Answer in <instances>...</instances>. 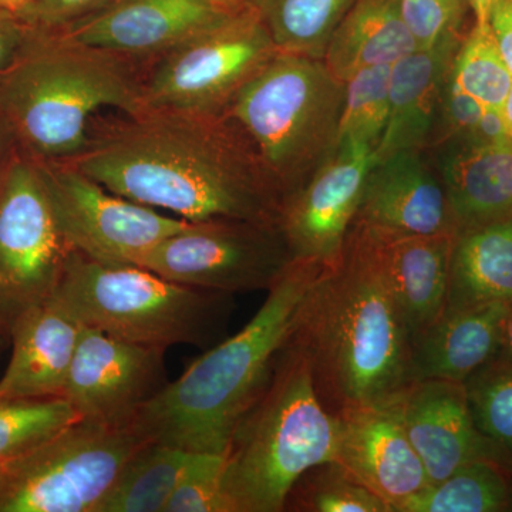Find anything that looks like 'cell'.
Wrapping results in <instances>:
<instances>
[{
    "instance_id": "cell-32",
    "label": "cell",
    "mask_w": 512,
    "mask_h": 512,
    "mask_svg": "<svg viewBox=\"0 0 512 512\" xmlns=\"http://www.w3.org/2000/svg\"><path fill=\"white\" fill-rule=\"evenodd\" d=\"M389 64L365 67L346 80L335 144H366L375 150L389 116Z\"/></svg>"
},
{
    "instance_id": "cell-14",
    "label": "cell",
    "mask_w": 512,
    "mask_h": 512,
    "mask_svg": "<svg viewBox=\"0 0 512 512\" xmlns=\"http://www.w3.org/2000/svg\"><path fill=\"white\" fill-rule=\"evenodd\" d=\"M248 6L242 0H114L55 33L114 57L163 56Z\"/></svg>"
},
{
    "instance_id": "cell-17",
    "label": "cell",
    "mask_w": 512,
    "mask_h": 512,
    "mask_svg": "<svg viewBox=\"0 0 512 512\" xmlns=\"http://www.w3.org/2000/svg\"><path fill=\"white\" fill-rule=\"evenodd\" d=\"M336 460L392 512H399L406 501L430 485L426 467L404 430L396 400L339 414Z\"/></svg>"
},
{
    "instance_id": "cell-29",
    "label": "cell",
    "mask_w": 512,
    "mask_h": 512,
    "mask_svg": "<svg viewBox=\"0 0 512 512\" xmlns=\"http://www.w3.org/2000/svg\"><path fill=\"white\" fill-rule=\"evenodd\" d=\"M79 419L62 396L0 400V466L28 456Z\"/></svg>"
},
{
    "instance_id": "cell-21",
    "label": "cell",
    "mask_w": 512,
    "mask_h": 512,
    "mask_svg": "<svg viewBox=\"0 0 512 512\" xmlns=\"http://www.w3.org/2000/svg\"><path fill=\"white\" fill-rule=\"evenodd\" d=\"M367 231L414 343L446 311L457 234L387 237Z\"/></svg>"
},
{
    "instance_id": "cell-9",
    "label": "cell",
    "mask_w": 512,
    "mask_h": 512,
    "mask_svg": "<svg viewBox=\"0 0 512 512\" xmlns=\"http://www.w3.org/2000/svg\"><path fill=\"white\" fill-rule=\"evenodd\" d=\"M278 47L248 6L161 56L143 86L148 111L217 116L274 59Z\"/></svg>"
},
{
    "instance_id": "cell-34",
    "label": "cell",
    "mask_w": 512,
    "mask_h": 512,
    "mask_svg": "<svg viewBox=\"0 0 512 512\" xmlns=\"http://www.w3.org/2000/svg\"><path fill=\"white\" fill-rule=\"evenodd\" d=\"M400 9L419 47L461 37L464 22L473 16L470 0H400Z\"/></svg>"
},
{
    "instance_id": "cell-18",
    "label": "cell",
    "mask_w": 512,
    "mask_h": 512,
    "mask_svg": "<svg viewBox=\"0 0 512 512\" xmlns=\"http://www.w3.org/2000/svg\"><path fill=\"white\" fill-rule=\"evenodd\" d=\"M355 222L387 237L458 232L444 183L414 151L372 167Z\"/></svg>"
},
{
    "instance_id": "cell-38",
    "label": "cell",
    "mask_w": 512,
    "mask_h": 512,
    "mask_svg": "<svg viewBox=\"0 0 512 512\" xmlns=\"http://www.w3.org/2000/svg\"><path fill=\"white\" fill-rule=\"evenodd\" d=\"M40 30L29 20L0 10V79L18 63Z\"/></svg>"
},
{
    "instance_id": "cell-8",
    "label": "cell",
    "mask_w": 512,
    "mask_h": 512,
    "mask_svg": "<svg viewBox=\"0 0 512 512\" xmlns=\"http://www.w3.org/2000/svg\"><path fill=\"white\" fill-rule=\"evenodd\" d=\"M146 440L128 426L79 419L8 464L0 512H99Z\"/></svg>"
},
{
    "instance_id": "cell-20",
    "label": "cell",
    "mask_w": 512,
    "mask_h": 512,
    "mask_svg": "<svg viewBox=\"0 0 512 512\" xmlns=\"http://www.w3.org/2000/svg\"><path fill=\"white\" fill-rule=\"evenodd\" d=\"M461 42V37H453L436 46L419 47L392 64L389 116L372 153L373 167L397 154L416 151L430 136Z\"/></svg>"
},
{
    "instance_id": "cell-28",
    "label": "cell",
    "mask_w": 512,
    "mask_h": 512,
    "mask_svg": "<svg viewBox=\"0 0 512 512\" xmlns=\"http://www.w3.org/2000/svg\"><path fill=\"white\" fill-rule=\"evenodd\" d=\"M357 0H248L279 52L322 59L330 36Z\"/></svg>"
},
{
    "instance_id": "cell-2",
    "label": "cell",
    "mask_w": 512,
    "mask_h": 512,
    "mask_svg": "<svg viewBox=\"0 0 512 512\" xmlns=\"http://www.w3.org/2000/svg\"><path fill=\"white\" fill-rule=\"evenodd\" d=\"M107 190L191 222H278L258 171L215 116L147 111L69 161Z\"/></svg>"
},
{
    "instance_id": "cell-30",
    "label": "cell",
    "mask_w": 512,
    "mask_h": 512,
    "mask_svg": "<svg viewBox=\"0 0 512 512\" xmlns=\"http://www.w3.org/2000/svg\"><path fill=\"white\" fill-rule=\"evenodd\" d=\"M284 511L392 512L379 495L336 458L309 468L296 480L286 497Z\"/></svg>"
},
{
    "instance_id": "cell-25",
    "label": "cell",
    "mask_w": 512,
    "mask_h": 512,
    "mask_svg": "<svg viewBox=\"0 0 512 512\" xmlns=\"http://www.w3.org/2000/svg\"><path fill=\"white\" fill-rule=\"evenodd\" d=\"M512 303V217L461 229L451 256L446 309Z\"/></svg>"
},
{
    "instance_id": "cell-24",
    "label": "cell",
    "mask_w": 512,
    "mask_h": 512,
    "mask_svg": "<svg viewBox=\"0 0 512 512\" xmlns=\"http://www.w3.org/2000/svg\"><path fill=\"white\" fill-rule=\"evenodd\" d=\"M419 49L407 29L400 0H357L330 36L322 60L345 83L365 67L392 66Z\"/></svg>"
},
{
    "instance_id": "cell-6",
    "label": "cell",
    "mask_w": 512,
    "mask_h": 512,
    "mask_svg": "<svg viewBox=\"0 0 512 512\" xmlns=\"http://www.w3.org/2000/svg\"><path fill=\"white\" fill-rule=\"evenodd\" d=\"M52 298L87 328L167 350L221 342L234 295L170 281L137 265H104L73 252Z\"/></svg>"
},
{
    "instance_id": "cell-48",
    "label": "cell",
    "mask_w": 512,
    "mask_h": 512,
    "mask_svg": "<svg viewBox=\"0 0 512 512\" xmlns=\"http://www.w3.org/2000/svg\"><path fill=\"white\" fill-rule=\"evenodd\" d=\"M510 511H512V501H511V508H510Z\"/></svg>"
},
{
    "instance_id": "cell-42",
    "label": "cell",
    "mask_w": 512,
    "mask_h": 512,
    "mask_svg": "<svg viewBox=\"0 0 512 512\" xmlns=\"http://www.w3.org/2000/svg\"><path fill=\"white\" fill-rule=\"evenodd\" d=\"M13 150H15V146H13L12 138H10L5 124L0 120V174H2L3 168L8 163Z\"/></svg>"
},
{
    "instance_id": "cell-40",
    "label": "cell",
    "mask_w": 512,
    "mask_h": 512,
    "mask_svg": "<svg viewBox=\"0 0 512 512\" xmlns=\"http://www.w3.org/2000/svg\"><path fill=\"white\" fill-rule=\"evenodd\" d=\"M495 357H501V359L511 360L512 362V303H510L508 311L505 313L500 348H498Z\"/></svg>"
},
{
    "instance_id": "cell-4",
    "label": "cell",
    "mask_w": 512,
    "mask_h": 512,
    "mask_svg": "<svg viewBox=\"0 0 512 512\" xmlns=\"http://www.w3.org/2000/svg\"><path fill=\"white\" fill-rule=\"evenodd\" d=\"M116 59L40 30L0 79V120L16 150L42 163L74 160L92 146L97 111L147 113L143 86Z\"/></svg>"
},
{
    "instance_id": "cell-22",
    "label": "cell",
    "mask_w": 512,
    "mask_h": 512,
    "mask_svg": "<svg viewBox=\"0 0 512 512\" xmlns=\"http://www.w3.org/2000/svg\"><path fill=\"white\" fill-rule=\"evenodd\" d=\"M508 303L446 309L413 343V382L424 379L464 383L500 348Z\"/></svg>"
},
{
    "instance_id": "cell-13",
    "label": "cell",
    "mask_w": 512,
    "mask_h": 512,
    "mask_svg": "<svg viewBox=\"0 0 512 512\" xmlns=\"http://www.w3.org/2000/svg\"><path fill=\"white\" fill-rule=\"evenodd\" d=\"M165 352L82 326L63 397L82 419L128 426L170 383Z\"/></svg>"
},
{
    "instance_id": "cell-43",
    "label": "cell",
    "mask_w": 512,
    "mask_h": 512,
    "mask_svg": "<svg viewBox=\"0 0 512 512\" xmlns=\"http://www.w3.org/2000/svg\"><path fill=\"white\" fill-rule=\"evenodd\" d=\"M471 8H473L474 22L488 23V15H490L491 3L493 0H470Z\"/></svg>"
},
{
    "instance_id": "cell-36",
    "label": "cell",
    "mask_w": 512,
    "mask_h": 512,
    "mask_svg": "<svg viewBox=\"0 0 512 512\" xmlns=\"http://www.w3.org/2000/svg\"><path fill=\"white\" fill-rule=\"evenodd\" d=\"M114 0H36L29 22L46 32H55L100 12Z\"/></svg>"
},
{
    "instance_id": "cell-47",
    "label": "cell",
    "mask_w": 512,
    "mask_h": 512,
    "mask_svg": "<svg viewBox=\"0 0 512 512\" xmlns=\"http://www.w3.org/2000/svg\"><path fill=\"white\" fill-rule=\"evenodd\" d=\"M242 2H245V3H247V5H248V0H242Z\"/></svg>"
},
{
    "instance_id": "cell-26",
    "label": "cell",
    "mask_w": 512,
    "mask_h": 512,
    "mask_svg": "<svg viewBox=\"0 0 512 512\" xmlns=\"http://www.w3.org/2000/svg\"><path fill=\"white\" fill-rule=\"evenodd\" d=\"M200 454L146 441L128 460L99 512H165Z\"/></svg>"
},
{
    "instance_id": "cell-45",
    "label": "cell",
    "mask_w": 512,
    "mask_h": 512,
    "mask_svg": "<svg viewBox=\"0 0 512 512\" xmlns=\"http://www.w3.org/2000/svg\"><path fill=\"white\" fill-rule=\"evenodd\" d=\"M504 116L505 119H507L508 126H510V130L512 133V87L510 90V94H508L507 103H505Z\"/></svg>"
},
{
    "instance_id": "cell-3",
    "label": "cell",
    "mask_w": 512,
    "mask_h": 512,
    "mask_svg": "<svg viewBox=\"0 0 512 512\" xmlns=\"http://www.w3.org/2000/svg\"><path fill=\"white\" fill-rule=\"evenodd\" d=\"M326 265L292 259L245 328L191 362L136 414L133 429L146 441L224 456L238 421L269 382L296 313Z\"/></svg>"
},
{
    "instance_id": "cell-19",
    "label": "cell",
    "mask_w": 512,
    "mask_h": 512,
    "mask_svg": "<svg viewBox=\"0 0 512 512\" xmlns=\"http://www.w3.org/2000/svg\"><path fill=\"white\" fill-rule=\"evenodd\" d=\"M80 333L82 325L52 296L20 313L10 328L0 400L63 397Z\"/></svg>"
},
{
    "instance_id": "cell-31",
    "label": "cell",
    "mask_w": 512,
    "mask_h": 512,
    "mask_svg": "<svg viewBox=\"0 0 512 512\" xmlns=\"http://www.w3.org/2000/svg\"><path fill=\"white\" fill-rule=\"evenodd\" d=\"M451 79L487 109L504 111L512 87V73L488 23L481 25L473 20L454 57Z\"/></svg>"
},
{
    "instance_id": "cell-35",
    "label": "cell",
    "mask_w": 512,
    "mask_h": 512,
    "mask_svg": "<svg viewBox=\"0 0 512 512\" xmlns=\"http://www.w3.org/2000/svg\"><path fill=\"white\" fill-rule=\"evenodd\" d=\"M224 456L201 453L175 488L165 512H231L222 493Z\"/></svg>"
},
{
    "instance_id": "cell-7",
    "label": "cell",
    "mask_w": 512,
    "mask_h": 512,
    "mask_svg": "<svg viewBox=\"0 0 512 512\" xmlns=\"http://www.w3.org/2000/svg\"><path fill=\"white\" fill-rule=\"evenodd\" d=\"M343 90L322 59L278 52L225 107L258 151L278 215L303 174L333 148Z\"/></svg>"
},
{
    "instance_id": "cell-5",
    "label": "cell",
    "mask_w": 512,
    "mask_h": 512,
    "mask_svg": "<svg viewBox=\"0 0 512 512\" xmlns=\"http://www.w3.org/2000/svg\"><path fill=\"white\" fill-rule=\"evenodd\" d=\"M336 448L338 417L320 402L311 366L288 338L224 454L222 493L231 512L284 511L296 480L335 460Z\"/></svg>"
},
{
    "instance_id": "cell-41",
    "label": "cell",
    "mask_w": 512,
    "mask_h": 512,
    "mask_svg": "<svg viewBox=\"0 0 512 512\" xmlns=\"http://www.w3.org/2000/svg\"><path fill=\"white\" fill-rule=\"evenodd\" d=\"M36 0H0V10L9 15L29 20L30 13L35 8Z\"/></svg>"
},
{
    "instance_id": "cell-15",
    "label": "cell",
    "mask_w": 512,
    "mask_h": 512,
    "mask_svg": "<svg viewBox=\"0 0 512 512\" xmlns=\"http://www.w3.org/2000/svg\"><path fill=\"white\" fill-rule=\"evenodd\" d=\"M333 150V156L279 210L278 225L292 259L332 264L355 222L373 151L359 143H343Z\"/></svg>"
},
{
    "instance_id": "cell-16",
    "label": "cell",
    "mask_w": 512,
    "mask_h": 512,
    "mask_svg": "<svg viewBox=\"0 0 512 512\" xmlns=\"http://www.w3.org/2000/svg\"><path fill=\"white\" fill-rule=\"evenodd\" d=\"M396 407L430 484L477 460L512 470L511 458L477 429L463 383L416 380L397 397Z\"/></svg>"
},
{
    "instance_id": "cell-1",
    "label": "cell",
    "mask_w": 512,
    "mask_h": 512,
    "mask_svg": "<svg viewBox=\"0 0 512 512\" xmlns=\"http://www.w3.org/2000/svg\"><path fill=\"white\" fill-rule=\"evenodd\" d=\"M289 340L335 417L392 403L413 383L412 336L363 225L353 222L338 259L309 289Z\"/></svg>"
},
{
    "instance_id": "cell-12",
    "label": "cell",
    "mask_w": 512,
    "mask_h": 512,
    "mask_svg": "<svg viewBox=\"0 0 512 512\" xmlns=\"http://www.w3.org/2000/svg\"><path fill=\"white\" fill-rule=\"evenodd\" d=\"M36 164L64 238L100 264L136 265L148 249L192 224L114 194L69 161Z\"/></svg>"
},
{
    "instance_id": "cell-44",
    "label": "cell",
    "mask_w": 512,
    "mask_h": 512,
    "mask_svg": "<svg viewBox=\"0 0 512 512\" xmlns=\"http://www.w3.org/2000/svg\"><path fill=\"white\" fill-rule=\"evenodd\" d=\"M10 343V322L6 318L5 313L0 309V356H2L3 350L6 349Z\"/></svg>"
},
{
    "instance_id": "cell-27",
    "label": "cell",
    "mask_w": 512,
    "mask_h": 512,
    "mask_svg": "<svg viewBox=\"0 0 512 512\" xmlns=\"http://www.w3.org/2000/svg\"><path fill=\"white\" fill-rule=\"evenodd\" d=\"M512 501V470L493 460H477L430 484L399 512H505Z\"/></svg>"
},
{
    "instance_id": "cell-10",
    "label": "cell",
    "mask_w": 512,
    "mask_h": 512,
    "mask_svg": "<svg viewBox=\"0 0 512 512\" xmlns=\"http://www.w3.org/2000/svg\"><path fill=\"white\" fill-rule=\"evenodd\" d=\"M73 252L36 161L15 148L0 174V309L10 328L55 293Z\"/></svg>"
},
{
    "instance_id": "cell-39",
    "label": "cell",
    "mask_w": 512,
    "mask_h": 512,
    "mask_svg": "<svg viewBox=\"0 0 512 512\" xmlns=\"http://www.w3.org/2000/svg\"><path fill=\"white\" fill-rule=\"evenodd\" d=\"M488 25L512 73V0H493Z\"/></svg>"
},
{
    "instance_id": "cell-37",
    "label": "cell",
    "mask_w": 512,
    "mask_h": 512,
    "mask_svg": "<svg viewBox=\"0 0 512 512\" xmlns=\"http://www.w3.org/2000/svg\"><path fill=\"white\" fill-rule=\"evenodd\" d=\"M443 104L444 117H446L447 127L450 128L451 134L463 141L473 140L487 107L461 90L451 79V74L446 93H444Z\"/></svg>"
},
{
    "instance_id": "cell-23",
    "label": "cell",
    "mask_w": 512,
    "mask_h": 512,
    "mask_svg": "<svg viewBox=\"0 0 512 512\" xmlns=\"http://www.w3.org/2000/svg\"><path fill=\"white\" fill-rule=\"evenodd\" d=\"M443 183L458 231L512 217V140L463 141L447 157Z\"/></svg>"
},
{
    "instance_id": "cell-11",
    "label": "cell",
    "mask_w": 512,
    "mask_h": 512,
    "mask_svg": "<svg viewBox=\"0 0 512 512\" xmlns=\"http://www.w3.org/2000/svg\"><path fill=\"white\" fill-rule=\"evenodd\" d=\"M292 256L278 222H192L144 252L136 265L170 281L231 293L269 291Z\"/></svg>"
},
{
    "instance_id": "cell-46",
    "label": "cell",
    "mask_w": 512,
    "mask_h": 512,
    "mask_svg": "<svg viewBox=\"0 0 512 512\" xmlns=\"http://www.w3.org/2000/svg\"><path fill=\"white\" fill-rule=\"evenodd\" d=\"M6 484H8V467L0 466V495L5 491Z\"/></svg>"
},
{
    "instance_id": "cell-33",
    "label": "cell",
    "mask_w": 512,
    "mask_h": 512,
    "mask_svg": "<svg viewBox=\"0 0 512 512\" xmlns=\"http://www.w3.org/2000/svg\"><path fill=\"white\" fill-rule=\"evenodd\" d=\"M464 384L474 423L512 460V362L493 357Z\"/></svg>"
}]
</instances>
